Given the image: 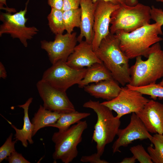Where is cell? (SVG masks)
I'll use <instances>...</instances> for the list:
<instances>
[{
  "instance_id": "cell-24",
  "label": "cell",
  "mask_w": 163,
  "mask_h": 163,
  "mask_svg": "<svg viewBox=\"0 0 163 163\" xmlns=\"http://www.w3.org/2000/svg\"><path fill=\"white\" fill-rule=\"evenodd\" d=\"M63 11V21L67 33H72L75 27L80 28L81 25L80 8Z\"/></svg>"
},
{
  "instance_id": "cell-6",
  "label": "cell",
  "mask_w": 163,
  "mask_h": 163,
  "mask_svg": "<svg viewBox=\"0 0 163 163\" xmlns=\"http://www.w3.org/2000/svg\"><path fill=\"white\" fill-rule=\"evenodd\" d=\"M87 126L86 120H81L65 130L53 133L52 140L55 144L53 154L54 160L69 163L77 157V146L82 142V134Z\"/></svg>"
},
{
  "instance_id": "cell-37",
  "label": "cell",
  "mask_w": 163,
  "mask_h": 163,
  "mask_svg": "<svg viewBox=\"0 0 163 163\" xmlns=\"http://www.w3.org/2000/svg\"><path fill=\"white\" fill-rule=\"evenodd\" d=\"M138 3V0H126V4L129 6L135 5Z\"/></svg>"
},
{
  "instance_id": "cell-20",
  "label": "cell",
  "mask_w": 163,
  "mask_h": 163,
  "mask_svg": "<svg viewBox=\"0 0 163 163\" xmlns=\"http://www.w3.org/2000/svg\"><path fill=\"white\" fill-rule=\"evenodd\" d=\"M62 113L46 109L40 105L39 107L31 120L34 126L33 136L40 129L48 127L55 123Z\"/></svg>"
},
{
  "instance_id": "cell-14",
  "label": "cell",
  "mask_w": 163,
  "mask_h": 163,
  "mask_svg": "<svg viewBox=\"0 0 163 163\" xmlns=\"http://www.w3.org/2000/svg\"><path fill=\"white\" fill-rule=\"evenodd\" d=\"M136 114L149 132L163 134V104L149 100Z\"/></svg>"
},
{
  "instance_id": "cell-1",
  "label": "cell",
  "mask_w": 163,
  "mask_h": 163,
  "mask_svg": "<svg viewBox=\"0 0 163 163\" xmlns=\"http://www.w3.org/2000/svg\"><path fill=\"white\" fill-rule=\"evenodd\" d=\"M162 26L155 22L129 33L118 30L115 34L119 40L121 50L129 59L139 56L147 58L150 47L163 40L158 36L163 34Z\"/></svg>"
},
{
  "instance_id": "cell-38",
  "label": "cell",
  "mask_w": 163,
  "mask_h": 163,
  "mask_svg": "<svg viewBox=\"0 0 163 163\" xmlns=\"http://www.w3.org/2000/svg\"><path fill=\"white\" fill-rule=\"evenodd\" d=\"M158 84L160 85L163 87V78L161 81Z\"/></svg>"
},
{
  "instance_id": "cell-35",
  "label": "cell",
  "mask_w": 163,
  "mask_h": 163,
  "mask_svg": "<svg viewBox=\"0 0 163 163\" xmlns=\"http://www.w3.org/2000/svg\"><path fill=\"white\" fill-rule=\"evenodd\" d=\"M94 3H95L97 1L102 0L106 2H109L114 4L121 5L126 4V0H92Z\"/></svg>"
},
{
  "instance_id": "cell-5",
  "label": "cell",
  "mask_w": 163,
  "mask_h": 163,
  "mask_svg": "<svg viewBox=\"0 0 163 163\" xmlns=\"http://www.w3.org/2000/svg\"><path fill=\"white\" fill-rule=\"evenodd\" d=\"M151 9L149 6L140 3L133 6L120 5L111 14L110 33L115 34L118 30L129 33L150 24Z\"/></svg>"
},
{
  "instance_id": "cell-28",
  "label": "cell",
  "mask_w": 163,
  "mask_h": 163,
  "mask_svg": "<svg viewBox=\"0 0 163 163\" xmlns=\"http://www.w3.org/2000/svg\"><path fill=\"white\" fill-rule=\"evenodd\" d=\"M151 9V19L163 25V10L160 8H155L152 5Z\"/></svg>"
},
{
  "instance_id": "cell-10",
  "label": "cell",
  "mask_w": 163,
  "mask_h": 163,
  "mask_svg": "<svg viewBox=\"0 0 163 163\" xmlns=\"http://www.w3.org/2000/svg\"><path fill=\"white\" fill-rule=\"evenodd\" d=\"M36 87L46 109L60 113L76 110L66 92L56 88L41 79L37 82Z\"/></svg>"
},
{
  "instance_id": "cell-39",
  "label": "cell",
  "mask_w": 163,
  "mask_h": 163,
  "mask_svg": "<svg viewBox=\"0 0 163 163\" xmlns=\"http://www.w3.org/2000/svg\"><path fill=\"white\" fill-rule=\"evenodd\" d=\"M155 1L158 2H163V0H155Z\"/></svg>"
},
{
  "instance_id": "cell-23",
  "label": "cell",
  "mask_w": 163,
  "mask_h": 163,
  "mask_svg": "<svg viewBox=\"0 0 163 163\" xmlns=\"http://www.w3.org/2000/svg\"><path fill=\"white\" fill-rule=\"evenodd\" d=\"M63 11L51 8L47 17L48 25L51 31L55 35L62 34L65 30L63 19Z\"/></svg>"
},
{
  "instance_id": "cell-16",
  "label": "cell",
  "mask_w": 163,
  "mask_h": 163,
  "mask_svg": "<svg viewBox=\"0 0 163 163\" xmlns=\"http://www.w3.org/2000/svg\"><path fill=\"white\" fill-rule=\"evenodd\" d=\"M81 10V25L79 35L77 37L79 42L83 38L89 43L91 44L94 37L93 26L95 3L92 0H80Z\"/></svg>"
},
{
  "instance_id": "cell-26",
  "label": "cell",
  "mask_w": 163,
  "mask_h": 163,
  "mask_svg": "<svg viewBox=\"0 0 163 163\" xmlns=\"http://www.w3.org/2000/svg\"><path fill=\"white\" fill-rule=\"evenodd\" d=\"M130 151L140 163H153L149 154L142 145L131 147Z\"/></svg>"
},
{
  "instance_id": "cell-22",
  "label": "cell",
  "mask_w": 163,
  "mask_h": 163,
  "mask_svg": "<svg viewBox=\"0 0 163 163\" xmlns=\"http://www.w3.org/2000/svg\"><path fill=\"white\" fill-rule=\"evenodd\" d=\"M154 145L147 148L148 152L154 163H163V134L155 133L150 141Z\"/></svg>"
},
{
  "instance_id": "cell-36",
  "label": "cell",
  "mask_w": 163,
  "mask_h": 163,
  "mask_svg": "<svg viewBox=\"0 0 163 163\" xmlns=\"http://www.w3.org/2000/svg\"><path fill=\"white\" fill-rule=\"evenodd\" d=\"M136 160L135 157L134 156H133L131 157L125 158L120 163H134L136 162Z\"/></svg>"
},
{
  "instance_id": "cell-11",
  "label": "cell",
  "mask_w": 163,
  "mask_h": 163,
  "mask_svg": "<svg viewBox=\"0 0 163 163\" xmlns=\"http://www.w3.org/2000/svg\"><path fill=\"white\" fill-rule=\"evenodd\" d=\"M77 33L56 35L53 41H41V48L47 53L52 64L59 61H66L77 45Z\"/></svg>"
},
{
  "instance_id": "cell-13",
  "label": "cell",
  "mask_w": 163,
  "mask_h": 163,
  "mask_svg": "<svg viewBox=\"0 0 163 163\" xmlns=\"http://www.w3.org/2000/svg\"><path fill=\"white\" fill-rule=\"evenodd\" d=\"M118 138L112 146L114 153L121 152L120 148L126 147L136 140H151L152 136L147 130L143 123L135 113H132L129 124L123 129H119L117 134Z\"/></svg>"
},
{
  "instance_id": "cell-15",
  "label": "cell",
  "mask_w": 163,
  "mask_h": 163,
  "mask_svg": "<svg viewBox=\"0 0 163 163\" xmlns=\"http://www.w3.org/2000/svg\"><path fill=\"white\" fill-rule=\"evenodd\" d=\"M66 62L72 68L80 69L102 62L93 50L91 44L82 40L75 46Z\"/></svg>"
},
{
  "instance_id": "cell-29",
  "label": "cell",
  "mask_w": 163,
  "mask_h": 163,
  "mask_svg": "<svg viewBox=\"0 0 163 163\" xmlns=\"http://www.w3.org/2000/svg\"><path fill=\"white\" fill-rule=\"evenodd\" d=\"M101 156L97 152L90 155L82 156L80 161L84 162L91 163H108L106 160L101 158Z\"/></svg>"
},
{
  "instance_id": "cell-21",
  "label": "cell",
  "mask_w": 163,
  "mask_h": 163,
  "mask_svg": "<svg viewBox=\"0 0 163 163\" xmlns=\"http://www.w3.org/2000/svg\"><path fill=\"white\" fill-rule=\"evenodd\" d=\"M90 115L91 113H89L80 112L76 110L62 113L60 117L55 123L49 125L48 126L57 128L59 131L64 130Z\"/></svg>"
},
{
  "instance_id": "cell-34",
  "label": "cell",
  "mask_w": 163,
  "mask_h": 163,
  "mask_svg": "<svg viewBox=\"0 0 163 163\" xmlns=\"http://www.w3.org/2000/svg\"><path fill=\"white\" fill-rule=\"evenodd\" d=\"M7 77V74L5 68L3 64L0 62V78L5 79Z\"/></svg>"
},
{
  "instance_id": "cell-3",
  "label": "cell",
  "mask_w": 163,
  "mask_h": 163,
  "mask_svg": "<svg viewBox=\"0 0 163 163\" xmlns=\"http://www.w3.org/2000/svg\"><path fill=\"white\" fill-rule=\"evenodd\" d=\"M136 58L135 63L130 68V81L128 84L145 86L156 83L163 77V51L159 42L150 47L146 60H143L141 56Z\"/></svg>"
},
{
  "instance_id": "cell-18",
  "label": "cell",
  "mask_w": 163,
  "mask_h": 163,
  "mask_svg": "<svg viewBox=\"0 0 163 163\" xmlns=\"http://www.w3.org/2000/svg\"><path fill=\"white\" fill-rule=\"evenodd\" d=\"M33 100L32 97H30L24 104L18 105V107L24 110V124L21 129H18L14 125L8 121L11 127L15 131L14 139L21 141L22 145L24 147H27L28 142L30 144L34 143L32 137L33 136L34 126L30 121L28 115L29 107Z\"/></svg>"
},
{
  "instance_id": "cell-9",
  "label": "cell",
  "mask_w": 163,
  "mask_h": 163,
  "mask_svg": "<svg viewBox=\"0 0 163 163\" xmlns=\"http://www.w3.org/2000/svg\"><path fill=\"white\" fill-rule=\"evenodd\" d=\"M140 92L126 86L121 87L118 95L111 100L101 103L117 113L118 119L125 115L140 111L149 100Z\"/></svg>"
},
{
  "instance_id": "cell-7",
  "label": "cell",
  "mask_w": 163,
  "mask_h": 163,
  "mask_svg": "<svg viewBox=\"0 0 163 163\" xmlns=\"http://www.w3.org/2000/svg\"><path fill=\"white\" fill-rule=\"evenodd\" d=\"M87 69H77L72 68L66 62L59 61L43 73L41 80L52 86L66 92L73 85L78 84L84 78Z\"/></svg>"
},
{
  "instance_id": "cell-27",
  "label": "cell",
  "mask_w": 163,
  "mask_h": 163,
  "mask_svg": "<svg viewBox=\"0 0 163 163\" xmlns=\"http://www.w3.org/2000/svg\"><path fill=\"white\" fill-rule=\"evenodd\" d=\"M12 136L13 134L11 133L4 144L0 147V163L16 151L14 145L18 140L15 139L12 141Z\"/></svg>"
},
{
  "instance_id": "cell-2",
  "label": "cell",
  "mask_w": 163,
  "mask_h": 163,
  "mask_svg": "<svg viewBox=\"0 0 163 163\" xmlns=\"http://www.w3.org/2000/svg\"><path fill=\"white\" fill-rule=\"evenodd\" d=\"M95 53L114 79L123 86L129 83V59L121 50L119 40L115 34L110 33L104 38Z\"/></svg>"
},
{
  "instance_id": "cell-30",
  "label": "cell",
  "mask_w": 163,
  "mask_h": 163,
  "mask_svg": "<svg viewBox=\"0 0 163 163\" xmlns=\"http://www.w3.org/2000/svg\"><path fill=\"white\" fill-rule=\"evenodd\" d=\"M9 163H30L16 151L12 152L6 159Z\"/></svg>"
},
{
  "instance_id": "cell-4",
  "label": "cell",
  "mask_w": 163,
  "mask_h": 163,
  "mask_svg": "<svg viewBox=\"0 0 163 163\" xmlns=\"http://www.w3.org/2000/svg\"><path fill=\"white\" fill-rule=\"evenodd\" d=\"M83 106L92 109L97 115L92 139L96 143L97 153L101 156L106 145L112 142L117 135L121 121L114 116L112 110L99 101L90 100Z\"/></svg>"
},
{
  "instance_id": "cell-25",
  "label": "cell",
  "mask_w": 163,
  "mask_h": 163,
  "mask_svg": "<svg viewBox=\"0 0 163 163\" xmlns=\"http://www.w3.org/2000/svg\"><path fill=\"white\" fill-rule=\"evenodd\" d=\"M129 88L136 90L142 94L149 95L153 100H156L157 97L159 99L163 98V87L156 83L147 85L135 87L129 84L126 85Z\"/></svg>"
},
{
  "instance_id": "cell-12",
  "label": "cell",
  "mask_w": 163,
  "mask_h": 163,
  "mask_svg": "<svg viewBox=\"0 0 163 163\" xmlns=\"http://www.w3.org/2000/svg\"><path fill=\"white\" fill-rule=\"evenodd\" d=\"M120 5L102 0L95 2L94 37L91 43L95 52L97 50L101 40L110 33L109 26L111 14Z\"/></svg>"
},
{
  "instance_id": "cell-33",
  "label": "cell",
  "mask_w": 163,
  "mask_h": 163,
  "mask_svg": "<svg viewBox=\"0 0 163 163\" xmlns=\"http://www.w3.org/2000/svg\"><path fill=\"white\" fill-rule=\"evenodd\" d=\"M3 5H5L7 7L6 4V0H0V9H3L6 11V12L12 13H15L16 11V9L14 8H7L3 6Z\"/></svg>"
},
{
  "instance_id": "cell-19",
  "label": "cell",
  "mask_w": 163,
  "mask_h": 163,
  "mask_svg": "<svg viewBox=\"0 0 163 163\" xmlns=\"http://www.w3.org/2000/svg\"><path fill=\"white\" fill-rule=\"evenodd\" d=\"M112 78L111 73L103 63H97L87 68L84 78L78 85L79 88H82L90 83Z\"/></svg>"
},
{
  "instance_id": "cell-17",
  "label": "cell",
  "mask_w": 163,
  "mask_h": 163,
  "mask_svg": "<svg viewBox=\"0 0 163 163\" xmlns=\"http://www.w3.org/2000/svg\"><path fill=\"white\" fill-rule=\"evenodd\" d=\"M113 78L100 81L84 87L85 91L96 98L110 101L119 94L121 87Z\"/></svg>"
},
{
  "instance_id": "cell-8",
  "label": "cell",
  "mask_w": 163,
  "mask_h": 163,
  "mask_svg": "<svg viewBox=\"0 0 163 163\" xmlns=\"http://www.w3.org/2000/svg\"><path fill=\"white\" fill-rule=\"evenodd\" d=\"M29 0L25 4L24 9L12 14L1 12L0 20L2 24L0 26V36L5 34H10L13 38L18 39L23 45L27 47V40H31L37 34L39 30L35 27H27L25 24L28 20L25 17Z\"/></svg>"
},
{
  "instance_id": "cell-31",
  "label": "cell",
  "mask_w": 163,
  "mask_h": 163,
  "mask_svg": "<svg viewBox=\"0 0 163 163\" xmlns=\"http://www.w3.org/2000/svg\"><path fill=\"white\" fill-rule=\"evenodd\" d=\"M80 0H63L62 10L65 11L79 8Z\"/></svg>"
},
{
  "instance_id": "cell-32",
  "label": "cell",
  "mask_w": 163,
  "mask_h": 163,
  "mask_svg": "<svg viewBox=\"0 0 163 163\" xmlns=\"http://www.w3.org/2000/svg\"><path fill=\"white\" fill-rule=\"evenodd\" d=\"M48 5L51 8L62 10L63 0H47Z\"/></svg>"
}]
</instances>
